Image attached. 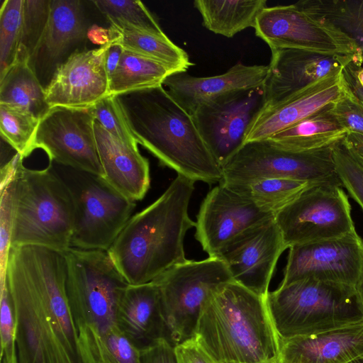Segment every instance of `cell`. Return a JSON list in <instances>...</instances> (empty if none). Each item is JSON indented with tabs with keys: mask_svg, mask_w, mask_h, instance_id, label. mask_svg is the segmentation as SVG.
Returning <instances> with one entry per match:
<instances>
[{
	"mask_svg": "<svg viewBox=\"0 0 363 363\" xmlns=\"http://www.w3.org/2000/svg\"><path fill=\"white\" fill-rule=\"evenodd\" d=\"M110 40L124 50L162 63L176 72H186L193 65L189 55L165 35H158L128 26L111 24Z\"/></svg>",
	"mask_w": 363,
	"mask_h": 363,
	"instance_id": "obj_28",
	"label": "cell"
},
{
	"mask_svg": "<svg viewBox=\"0 0 363 363\" xmlns=\"http://www.w3.org/2000/svg\"><path fill=\"white\" fill-rule=\"evenodd\" d=\"M117 325L139 350L162 338L169 340L160 291L153 281L126 286L118 306Z\"/></svg>",
	"mask_w": 363,
	"mask_h": 363,
	"instance_id": "obj_24",
	"label": "cell"
},
{
	"mask_svg": "<svg viewBox=\"0 0 363 363\" xmlns=\"http://www.w3.org/2000/svg\"><path fill=\"white\" fill-rule=\"evenodd\" d=\"M334 104L274 133L267 139L281 149L294 152H308L334 146L343 140L349 131L333 113Z\"/></svg>",
	"mask_w": 363,
	"mask_h": 363,
	"instance_id": "obj_25",
	"label": "cell"
},
{
	"mask_svg": "<svg viewBox=\"0 0 363 363\" xmlns=\"http://www.w3.org/2000/svg\"><path fill=\"white\" fill-rule=\"evenodd\" d=\"M66 293L85 363H99L103 340L118 327L117 310L128 285L106 251L65 252Z\"/></svg>",
	"mask_w": 363,
	"mask_h": 363,
	"instance_id": "obj_5",
	"label": "cell"
},
{
	"mask_svg": "<svg viewBox=\"0 0 363 363\" xmlns=\"http://www.w3.org/2000/svg\"><path fill=\"white\" fill-rule=\"evenodd\" d=\"M289 249L280 286L311 278L355 287L363 272V240L357 231Z\"/></svg>",
	"mask_w": 363,
	"mask_h": 363,
	"instance_id": "obj_13",
	"label": "cell"
},
{
	"mask_svg": "<svg viewBox=\"0 0 363 363\" xmlns=\"http://www.w3.org/2000/svg\"><path fill=\"white\" fill-rule=\"evenodd\" d=\"M222 183V182H220ZM264 211L276 215L315 183L281 178H265L246 184H225Z\"/></svg>",
	"mask_w": 363,
	"mask_h": 363,
	"instance_id": "obj_32",
	"label": "cell"
},
{
	"mask_svg": "<svg viewBox=\"0 0 363 363\" xmlns=\"http://www.w3.org/2000/svg\"><path fill=\"white\" fill-rule=\"evenodd\" d=\"M254 28L256 35L271 50L307 49L362 57L360 50L349 36L331 25L311 18L294 4L265 7L257 16Z\"/></svg>",
	"mask_w": 363,
	"mask_h": 363,
	"instance_id": "obj_14",
	"label": "cell"
},
{
	"mask_svg": "<svg viewBox=\"0 0 363 363\" xmlns=\"http://www.w3.org/2000/svg\"><path fill=\"white\" fill-rule=\"evenodd\" d=\"M287 249L274 218L240 235L219 254L233 280L266 297L277 261Z\"/></svg>",
	"mask_w": 363,
	"mask_h": 363,
	"instance_id": "obj_18",
	"label": "cell"
},
{
	"mask_svg": "<svg viewBox=\"0 0 363 363\" xmlns=\"http://www.w3.org/2000/svg\"><path fill=\"white\" fill-rule=\"evenodd\" d=\"M233 281L218 257L176 264L152 281L158 287L169 340L176 345L194 337L203 305L212 290Z\"/></svg>",
	"mask_w": 363,
	"mask_h": 363,
	"instance_id": "obj_9",
	"label": "cell"
},
{
	"mask_svg": "<svg viewBox=\"0 0 363 363\" xmlns=\"http://www.w3.org/2000/svg\"><path fill=\"white\" fill-rule=\"evenodd\" d=\"M50 5V0H24L23 21L19 48H23L28 52L32 63L38 53L47 26Z\"/></svg>",
	"mask_w": 363,
	"mask_h": 363,
	"instance_id": "obj_36",
	"label": "cell"
},
{
	"mask_svg": "<svg viewBox=\"0 0 363 363\" xmlns=\"http://www.w3.org/2000/svg\"><path fill=\"white\" fill-rule=\"evenodd\" d=\"M24 0H4L0 9V77L15 62L21 43Z\"/></svg>",
	"mask_w": 363,
	"mask_h": 363,
	"instance_id": "obj_34",
	"label": "cell"
},
{
	"mask_svg": "<svg viewBox=\"0 0 363 363\" xmlns=\"http://www.w3.org/2000/svg\"><path fill=\"white\" fill-rule=\"evenodd\" d=\"M274 217L219 183L207 194L200 206L195 238L208 257H218L240 235Z\"/></svg>",
	"mask_w": 363,
	"mask_h": 363,
	"instance_id": "obj_16",
	"label": "cell"
},
{
	"mask_svg": "<svg viewBox=\"0 0 363 363\" xmlns=\"http://www.w3.org/2000/svg\"><path fill=\"white\" fill-rule=\"evenodd\" d=\"M349 363H363V358L357 359L355 360H353Z\"/></svg>",
	"mask_w": 363,
	"mask_h": 363,
	"instance_id": "obj_52",
	"label": "cell"
},
{
	"mask_svg": "<svg viewBox=\"0 0 363 363\" xmlns=\"http://www.w3.org/2000/svg\"><path fill=\"white\" fill-rule=\"evenodd\" d=\"M40 118L20 107L0 104V131L1 138L23 158L34 149Z\"/></svg>",
	"mask_w": 363,
	"mask_h": 363,
	"instance_id": "obj_33",
	"label": "cell"
},
{
	"mask_svg": "<svg viewBox=\"0 0 363 363\" xmlns=\"http://www.w3.org/2000/svg\"><path fill=\"white\" fill-rule=\"evenodd\" d=\"M1 363H18L17 354L11 357H3L1 358Z\"/></svg>",
	"mask_w": 363,
	"mask_h": 363,
	"instance_id": "obj_51",
	"label": "cell"
},
{
	"mask_svg": "<svg viewBox=\"0 0 363 363\" xmlns=\"http://www.w3.org/2000/svg\"><path fill=\"white\" fill-rule=\"evenodd\" d=\"M90 110L95 118L105 130L121 140L133 145L138 143L125 119L117 96L108 95Z\"/></svg>",
	"mask_w": 363,
	"mask_h": 363,
	"instance_id": "obj_37",
	"label": "cell"
},
{
	"mask_svg": "<svg viewBox=\"0 0 363 363\" xmlns=\"http://www.w3.org/2000/svg\"><path fill=\"white\" fill-rule=\"evenodd\" d=\"M267 78L262 86L264 107L278 104L328 76L342 72L359 56L307 49L272 50Z\"/></svg>",
	"mask_w": 363,
	"mask_h": 363,
	"instance_id": "obj_15",
	"label": "cell"
},
{
	"mask_svg": "<svg viewBox=\"0 0 363 363\" xmlns=\"http://www.w3.org/2000/svg\"><path fill=\"white\" fill-rule=\"evenodd\" d=\"M176 72L172 68L123 49L121 60L109 77V95L119 96L163 85Z\"/></svg>",
	"mask_w": 363,
	"mask_h": 363,
	"instance_id": "obj_30",
	"label": "cell"
},
{
	"mask_svg": "<svg viewBox=\"0 0 363 363\" xmlns=\"http://www.w3.org/2000/svg\"><path fill=\"white\" fill-rule=\"evenodd\" d=\"M347 86V92L333 105L332 111L347 130L363 133V102Z\"/></svg>",
	"mask_w": 363,
	"mask_h": 363,
	"instance_id": "obj_42",
	"label": "cell"
},
{
	"mask_svg": "<svg viewBox=\"0 0 363 363\" xmlns=\"http://www.w3.org/2000/svg\"><path fill=\"white\" fill-rule=\"evenodd\" d=\"M360 358H363V320L279 340V363H349Z\"/></svg>",
	"mask_w": 363,
	"mask_h": 363,
	"instance_id": "obj_22",
	"label": "cell"
},
{
	"mask_svg": "<svg viewBox=\"0 0 363 363\" xmlns=\"http://www.w3.org/2000/svg\"><path fill=\"white\" fill-rule=\"evenodd\" d=\"M267 0H196L194 6L208 30L232 38L247 28H255L257 16L267 6Z\"/></svg>",
	"mask_w": 363,
	"mask_h": 363,
	"instance_id": "obj_29",
	"label": "cell"
},
{
	"mask_svg": "<svg viewBox=\"0 0 363 363\" xmlns=\"http://www.w3.org/2000/svg\"><path fill=\"white\" fill-rule=\"evenodd\" d=\"M0 104L22 108L40 118L50 108L28 52L18 48L13 64L0 77Z\"/></svg>",
	"mask_w": 363,
	"mask_h": 363,
	"instance_id": "obj_27",
	"label": "cell"
},
{
	"mask_svg": "<svg viewBox=\"0 0 363 363\" xmlns=\"http://www.w3.org/2000/svg\"><path fill=\"white\" fill-rule=\"evenodd\" d=\"M357 67L362 65L351 63L344 69L343 75L351 91L363 102V87L358 82L354 72Z\"/></svg>",
	"mask_w": 363,
	"mask_h": 363,
	"instance_id": "obj_47",
	"label": "cell"
},
{
	"mask_svg": "<svg viewBox=\"0 0 363 363\" xmlns=\"http://www.w3.org/2000/svg\"><path fill=\"white\" fill-rule=\"evenodd\" d=\"M333 148L294 152L281 149L268 139L247 142L222 167L220 182L246 184L281 178L342 185L336 172Z\"/></svg>",
	"mask_w": 363,
	"mask_h": 363,
	"instance_id": "obj_10",
	"label": "cell"
},
{
	"mask_svg": "<svg viewBox=\"0 0 363 363\" xmlns=\"http://www.w3.org/2000/svg\"><path fill=\"white\" fill-rule=\"evenodd\" d=\"M269 363H279V362H278V361H277V362H269Z\"/></svg>",
	"mask_w": 363,
	"mask_h": 363,
	"instance_id": "obj_53",
	"label": "cell"
},
{
	"mask_svg": "<svg viewBox=\"0 0 363 363\" xmlns=\"http://www.w3.org/2000/svg\"><path fill=\"white\" fill-rule=\"evenodd\" d=\"M95 118L89 109L50 108L40 118L34 149H42L49 163L104 178L94 133Z\"/></svg>",
	"mask_w": 363,
	"mask_h": 363,
	"instance_id": "obj_12",
	"label": "cell"
},
{
	"mask_svg": "<svg viewBox=\"0 0 363 363\" xmlns=\"http://www.w3.org/2000/svg\"><path fill=\"white\" fill-rule=\"evenodd\" d=\"M1 358L17 354L16 320L13 301L6 279L0 287Z\"/></svg>",
	"mask_w": 363,
	"mask_h": 363,
	"instance_id": "obj_41",
	"label": "cell"
},
{
	"mask_svg": "<svg viewBox=\"0 0 363 363\" xmlns=\"http://www.w3.org/2000/svg\"><path fill=\"white\" fill-rule=\"evenodd\" d=\"M138 144L177 174L208 184L223 179L221 167L189 114L163 85L117 96Z\"/></svg>",
	"mask_w": 363,
	"mask_h": 363,
	"instance_id": "obj_3",
	"label": "cell"
},
{
	"mask_svg": "<svg viewBox=\"0 0 363 363\" xmlns=\"http://www.w3.org/2000/svg\"><path fill=\"white\" fill-rule=\"evenodd\" d=\"M279 340L310 335L363 320L354 286L304 279L280 286L266 296Z\"/></svg>",
	"mask_w": 363,
	"mask_h": 363,
	"instance_id": "obj_7",
	"label": "cell"
},
{
	"mask_svg": "<svg viewBox=\"0 0 363 363\" xmlns=\"http://www.w3.org/2000/svg\"><path fill=\"white\" fill-rule=\"evenodd\" d=\"M268 65L238 62L221 74L199 77L186 72L167 77L163 85L170 96L191 116L201 106L214 104L262 86Z\"/></svg>",
	"mask_w": 363,
	"mask_h": 363,
	"instance_id": "obj_20",
	"label": "cell"
},
{
	"mask_svg": "<svg viewBox=\"0 0 363 363\" xmlns=\"http://www.w3.org/2000/svg\"><path fill=\"white\" fill-rule=\"evenodd\" d=\"M123 52V48L119 44L113 43L110 40L106 55V69L108 77L113 73L118 67Z\"/></svg>",
	"mask_w": 363,
	"mask_h": 363,
	"instance_id": "obj_46",
	"label": "cell"
},
{
	"mask_svg": "<svg viewBox=\"0 0 363 363\" xmlns=\"http://www.w3.org/2000/svg\"><path fill=\"white\" fill-rule=\"evenodd\" d=\"M354 72L358 82L363 87V68L357 67Z\"/></svg>",
	"mask_w": 363,
	"mask_h": 363,
	"instance_id": "obj_50",
	"label": "cell"
},
{
	"mask_svg": "<svg viewBox=\"0 0 363 363\" xmlns=\"http://www.w3.org/2000/svg\"><path fill=\"white\" fill-rule=\"evenodd\" d=\"M333 155L342 186L363 211V166L352 157L343 140L333 146Z\"/></svg>",
	"mask_w": 363,
	"mask_h": 363,
	"instance_id": "obj_38",
	"label": "cell"
},
{
	"mask_svg": "<svg viewBox=\"0 0 363 363\" xmlns=\"http://www.w3.org/2000/svg\"><path fill=\"white\" fill-rule=\"evenodd\" d=\"M74 202L69 189L52 165L22 164L13 184L11 247L37 245L65 253L71 247Z\"/></svg>",
	"mask_w": 363,
	"mask_h": 363,
	"instance_id": "obj_6",
	"label": "cell"
},
{
	"mask_svg": "<svg viewBox=\"0 0 363 363\" xmlns=\"http://www.w3.org/2000/svg\"><path fill=\"white\" fill-rule=\"evenodd\" d=\"M194 183L177 174L157 200L131 216L106 251L128 284L151 282L187 260L184 241L196 225L188 213Z\"/></svg>",
	"mask_w": 363,
	"mask_h": 363,
	"instance_id": "obj_2",
	"label": "cell"
},
{
	"mask_svg": "<svg viewBox=\"0 0 363 363\" xmlns=\"http://www.w3.org/2000/svg\"><path fill=\"white\" fill-rule=\"evenodd\" d=\"M342 188L335 183L313 184L275 215L287 248L356 231Z\"/></svg>",
	"mask_w": 363,
	"mask_h": 363,
	"instance_id": "obj_11",
	"label": "cell"
},
{
	"mask_svg": "<svg viewBox=\"0 0 363 363\" xmlns=\"http://www.w3.org/2000/svg\"><path fill=\"white\" fill-rule=\"evenodd\" d=\"M194 337L217 363L278 361L279 337L266 297L234 281L211 291Z\"/></svg>",
	"mask_w": 363,
	"mask_h": 363,
	"instance_id": "obj_4",
	"label": "cell"
},
{
	"mask_svg": "<svg viewBox=\"0 0 363 363\" xmlns=\"http://www.w3.org/2000/svg\"><path fill=\"white\" fill-rule=\"evenodd\" d=\"M347 89L342 71L318 81L278 104L262 108L251 123L245 143L267 139L335 104L345 94Z\"/></svg>",
	"mask_w": 363,
	"mask_h": 363,
	"instance_id": "obj_21",
	"label": "cell"
},
{
	"mask_svg": "<svg viewBox=\"0 0 363 363\" xmlns=\"http://www.w3.org/2000/svg\"><path fill=\"white\" fill-rule=\"evenodd\" d=\"M294 4L349 36L360 50L363 62V0H303Z\"/></svg>",
	"mask_w": 363,
	"mask_h": 363,
	"instance_id": "obj_31",
	"label": "cell"
},
{
	"mask_svg": "<svg viewBox=\"0 0 363 363\" xmlns=\"http://www.w3.org/2000/svg\"><path fill=\"white\" fill-rule=\"evenodd\" d=\"M70 169L63 174L54 170L67 185L74 202L71 247L107 251L131 218L135 201L101 177Z\"/></svg>",
	"mask_w": 363,
	"mask_h": 363,
	"instance_id": "obj_8",
	"label": "cell"
},
{
	"mask_svg": "<svg viewBox=\"0 0 363 363\" xmlns=\"http://www.w3.org/2000/svg\"><path fill=\"white\" fill-rule=\"evenodd\" d=\"M65 253L11 247L6 279L16 320L18 363H85L66 293Z\"/></svg>",
	"mask_w": 363,
	"mask_h": 363,
	"instance_id": "obj_1",
	"label": "cell"
},
{
	"mask_svg": "<svg viewBox=\"0 0 363 363\" xmlns=\"http://www.w3.org/2000/svg\"><path fill=\"white\" fill-rule=\"evenodd\" d=\"M263 107L260 87L201 106L191 115L205 145L221 169L243 146L251 123Z\"/></svg>",
	"mask_w": 363,
	"mask_h": 363,
	"instance_id": "obj_17",
	"label": "cell"
},
{
	"mask_svg": "<svg viewBox=\"0 0 363 363\" xmlns=\"http://www.w3.org/2000/svg\"><path fill=\"white\" fill-rule=\"evenodd\" d=\"M178 363H217L194 337L174 345Z\"/></svg>",
	"mask_w": 363,
	"mask_h": 363,
	"instance_id": "obj_44",
	"label": "cell"
},
{
	"mask_svg": "<svg viewBox=\"0 0 363 363\" xmlns=\"http://www.w3.org/2000/svg\"><path fill=\"white\" fill-rule=\"evenodd\" d=\"M356 291L359 298V300L362 304V306L363 308V272L362 274V276L357 284L356 286Z\"/></svg>",
	"mask_w": 363,
	"mask_h": 363,
	"instance_id": "obj_49",
	"label": "cell"
},
{
	"mask_svg": "<svg viewBox=\"0 0 363 363\" xmlns=\"http://www.w3.org/2000/svg\"><path fill=\"white\" fill-rule=\"evenodd\" d=\"M343 142L352 157L363 166V133L349 130Z\"/></svg>",
	"mask_w": 363,
	"mask_h": 363,
	"instance_id": "obj_45",
	"label": "cell"
},
{
	"mask_svg": "<svg viewBox=\"0 0 363 363\" xmlns=\"http://www.w3.org/2000/svg\"><path fill=\"white\" fill-rule=\"evenodd\" d=\"M108 46L109 43L92 50H77L57 65L45 88L49 108L89 109L109 95L106 69Z\"/></svg>",
	"mask_w": 363,
	"mask_h": 363,
	"instance_id": "obj_19",
	"label": "cell"
},
{
	"mask_svg": "<svg viewBox=\"0 0 363 363\" xmlns=\"http://www.w3.org/2000/svg\"><path fill=\"white\" fill-rule=\"evenodd\" d=\"M99 363H140V350L116 327L103 340Z\"/></svg>",
	"mask_w": 363,
	"mask_h": 363,
	"instance_id": "obj_39",
	"label": "cell"
},
{
	"mask_svg": "<svg viewBox=\"0 0 363 363\" xmlns=\"http://www.w3.org/2000/svg\"><path fill=\"white\" fill-rule=\"evenodd\" d=\"M94 133L104 179L130 199H143L150 186L148 160L138 145L121 140L96 121Z\"/></svg>",
	"mask_w": 363,
	"mask_h": 363,
	"instance_id": "obj_23",
	"label": "cell"
},
{
	"mask_svg": "<svg viewBox=\"0 0 363 363\" xmlns=\"http://www.w3.org/2000/svg\"><path fill=\"white\" fill-rule=\"evenodd\" d=\"M88 29L80 1L50 0L47 26L35 59L41 52L50 61L60 59L86 40Z\"/></svg>",
	"mask_w": 363,
	"mask_h": 363,
	"instance_id": "obj_26",
	"label": "cell"
},
{
	"mask_svg": "<svg viewBox=\"0 0 363 363\" xmlns=\"http://www.w3.org/2000/svg\"><path fill=\"white\" fill-rule=\"evenodd\" d=\"M15 179L0 188V287L5 282L13 228V194Z\"/></svg>",
	"mask_w": 363,
	"mask_h": 363,
	"instance_id": "obj_40",
	"label": "cell"
},
{
	"mask_svg": "<svg viewBox=\"0 0 363 363\" xmlns=\"http://www.w3.org/2000/svg\"><path fill=\"white\" fill-rule=\"evenodd\" d=\"M87 38L94 44L101 47L110 41L109 30L97 25H93L88 29Z\"/></svg>",
	"mask_w": 363,
	"mask_h": 363,
	"instance_id": "obj_48",
	"label": "cell"
},
{
	"mask_svg": "<svg viewBox=\"0 0 363 363\" xmlns=\"http://www.w3.org/2000/svg\"><path fill=\"white\" fill-rule=\"evenodd\" d=\"M95 6L110 24L128 26L147 32L164 35L157 21L138 0H95Z\"/></svg>",
	"mask_w": 363,
	"mask_h": 363,
	"instance_id": "obj_35",
	"label": "cell"
},
{
	"mask_svg": "<svg viewBox=\"0 0 363 363\" xmlns=\"http://www.w3.org/2000/svg\"><path fill=\"white\" fill-rule=\"evenodd\" d=\"M140 363H178L174 345L167 338H162L140 350Z\"/></svg>",
	"mask_w": 363,
	"mask_h": 363,
	"instance_id": "obj_43",
	"label": "cell"
}]
</instances>
